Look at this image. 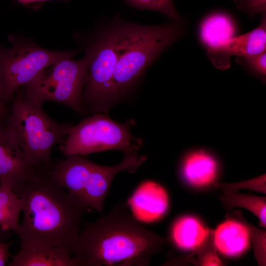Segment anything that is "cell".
Listing matches in <instances>:
<instances>
[{"label":"cell","instance_id":"cell-1","mask_svg":"<svg viewBox=\"0 0 266 266\" xmlns=\"http://www.w3.org/2000/svg\"><path fill=\"white\" fill-rule=\"evenodd\" d=\"M46 170L37 169L17 193L23 217L16 233L20 246L57 247L72 256L87 209L54 183Z\"/></svg>","mask_w":266,"mask_h":266},{"label":"cell","instance_id":"cell-2","mask_svg":"<svg viewBox=\"0 0 266 266\" xmlns=\"http://www.w3.org/2000/svg\"><path fill=\"white\" fill-rule=\"evenodd\" d=\"M166 241L142 226L121 203L84 224L72 257L76 266H146Z\"/></svg>","mask_w":266,"mask_h":266},{"label":"cell","instance_id":"cell-3","mask_svg":"<svg viewBox=\"0 0 266 266\" xmlns=\"http://www.w3.org/2000/svg\"><path fill=\"white\" fill-rule=\"evenodd\" d=\"M185 32L182 21L158 25L127 22L113 76L111 107L133 94L150 66Z\"/></svg>","mask_w":266,"mask_h":266},{"label":"cell","instance_id":"cell-4","mask_svg":"<svg viewBox=\"0 0 266 266\" xmlns=\"http://www.w3.org/2000/svg\"><path fill=\"white\" fill-rule=\"evenodd\" d=\"M127 21L116 15L101 22L82 38L88 61V80L82 102L87 114L107 112L111 108L110 93Z\"/></svg>","mask_w":266,"mask_h":266},{"label":"cell","instance_id":"cell-5","mask_svg":"<svg viewBox=\"0 0 266 266\" xmlns=\"http://www.w3.org/2000/svg\"><path fill=\"white\" fill-rule=\"evenodd\" d=\"M42 103L28 97L21 89L10 102L5 126L28 163L39 169L52 167V151L63 142L72 125L59 123L44 111Z\"/></svg>","mask_w":266,"mask_h":266},{"label":"cell","instance_id":"cell-6","mask_svg":"<svg viewBox=\"0 0 266 266\" xmlns=\"http://www.w3.org/2000/svg\"><path fill=\"white\" fill-rule=\"evenodd\" d=\"M46 170L50 180L78 200L87 209L101 213L114 177L122 171L133 173L147 160L138 153L124 154L114 166L97 164L79 155L65 156Z\"/></svg>","mask_w":266,"mask_h":266},{"label":"cell","instance_id":"cell-7","mask_svg":"<svg viewBox=\"0 0 266 266\" xmlns=\"http://www.w3.org/2000/svg\"><path fill=\"white\" fill-rule=\"evenodd\" d=\"M133 123L130 120L121 124L104 114L94 113L72 126L59 149L65 156H85L107 150L137 153L143 142L132 133Z\"/></svg>","mask_w":266,"mask_h":266},{"label":"cell","instance_id":"cell-8","mask_svg":"<svg viewBox=\"0 0 266 266\" xmlns=\"http://www.w3.org/2000/svg\"><path fill=\"white\" fill-rule=\"evenodd\" d=\"M73 57L55 62L20 89L35 101L58 103L86 115L82 98L88 80V61L85 56L78 60Z\"/></svg>","mask_w":266,"mask_h":266},{"label":"cell","instance_id":"cell-9","mask_svg":"<svg viewBox=\"0 0 266 266\" xmlns=\"http://www.w3.org/2000/svg\"><path fill=\"white\" fill-rule=\"evenodd\" d=\"M12 45L0 47V92L10 103L16 93L41 71L64 58L74 57L77 50L43 48L32 41L10 37Z\"/></svg>","mask_w":266,"mask_h":266},{"label":"cell","instance_id":"cell-10","mask_svg":"<svg viewBox=\"0 0 266 266\" xmlns=\"http://www.w3.org/2000/svg\"><path fill=\"white\" fill-rule=\"evenodd\" d=\"M5 127L0 130V183L17 195L21 185L36 170Z\"/></svg>","mask_w":266,"mask_h":266},{"label":"cell","instance_id":"cell-11","mask_svg":"<svg viewBox=\"0 0 266 266\" xmlns=\"http://www.w3.org/2000/svg\"><path fill=\"white\" fill-rule=\"evenodd\" d=\"M266 49V17L262 14L259 25L253 30L244 34L235 36L222 44L207 49V56L217 68L223 70L230 66V58L257 54Z\"/></svg>","mask_w":266,"mask_h":266},{"label":"cell","instance_id":"cell-12","mask_svg":"<svg viewBox=\"0 0 266 266\" xmlns=\"http://www.w3.org/2000/svg\"><path fill=\"white\" fill-rule=\"evenodd\" d=\"M129 203L133 215L139 221L151 222L161 218L166 210L168 199L162 187L145 181L137 188Z\"/></svg>","mask_w":266,"mask_h":266},{"label":"cell","instance_id":"cell-13","mask_svg":"<svg viewBox=\"0 0 266 266\" xmlns=\"http://www.w3.org/2000/svg\"><path fill=\"white\" fill-rule=\"evenodd\" d=\"M9 266H76L72 256L57 247L21 246Z\"/></svg>","mask_w":266,"mask_h":266},{"label":"cell","instance_id":"cell-14","mask_svg":"<svg viewBox=\"0 0 266 266\" xmlns=\"http://www.w3.org/2000/svg\"><path fill=\"white\" fill-rule=\"evenodd\" d=\"M237 30L236 23L230 14L216 11L202 20L199 28V38L201 43L209 49L236 36Z\"/></svg>","mask_w":266,"mask_h":266},{"label":"cell","instance_id":"cell-15","mask_svg":"<svg viewBox=\"0 0 266 266\" xmlns=\"http://www.w3.org/2000/svg\"><path fill=\"white\" fill-rule=\"evenodd\" d=\"M213 239L217 249L228 256H235L244 252L250 241L245 226L232 218L218 226L214 233Z\"/></svg>","mask_w":266,"mask_h":266},{"label":"cell","instance_id":"cell-16","mask_svg":"<svg viewBox=\"0 0 266 266\" xmlns=\"http://www.w3.org/2000/svg\"><path fill=\"white\" fill-rule=\"evenodd\" d=\"M217 164L209 154L202 151L193 152L184 160L182 173L190 184L201 187L211 183L217 173Z\"/></svg>","mask_w":266,"mask_h":266},{"label":"cell","instance_id":"cell-17","mask_svg":"<svg viewBox=\"0 0 266 266\" xmlns=\"http://www.w3.org/2000/svg\"><path fill=\"white\" fill-rule=\"evenodd\" d=\"M209 231L192 217L179 219L173 226L172 238L175 244L183 249H197L209 236Z\"/></svg>","mask_w":266,"mask_h":266},{"label":"cell","instance_id":"cell-18","mask_svg":"<svg viewBox=\"0 0 266 266\" xmlns=\"http://www.w3.org/2000/svg\"><path fill=\"white\" fill-rule=\"evenodd\" d=\"M22 212L20 197L11 190L0 185V228L16 232Z\"/></svg>","mask_w":266,"mask_h":266},{"label":"cell","instance_id":"cell-19","mask_svg":"<svg viewBox=\"0 0 266 266\" xmlns=\"http://www.w3.org/2000/svg\"><path fill=\"white\" fill-rule=\"evenodd\" d=\"M220 199L228 208L239 207L249 210L259 218L260 225L266 228V197L224 192Z\"/></svg>","mask_w":266,"mask_h":266},{"label":"cell","instance_id":"cell-20","mask_svg":"<svg viewBox=\"0 0 266 266\" xmlns=\"http://www.w3.org/2000/svg\"><path fill=\"white\" fill-rule=\"evenodd\" d=\"M229 218L236 220L246 227L254 247V253L258 264L266 265V233L264 230L258 229L246 222L240 213L235 211L229 214Z\"/></svg>","mask_w":266,"mask_h":266},{"label":"cell","instance_id":"cell-21","mask_svg":"<svg viewBox=\"0 0 266 266\" xmlns=\"http://www.w3.org/2000/svg\"><path fill=\"white\" fill-rule=\"evenodd\" d=\"M132 7L161 13L172 22H181L182 19L174 7L172 0H124Z\"/></svg>","mask_w":266,"mask_h":266},{"label":"cell","instance_id":"cell-22","mask_svg":"<svg viewBox=\"0 0 266 266\" xmlns=\"http://www.w3.org/2000/svg\"><path fill=\"white\" fill-rule=\"evenodd\" d=\"M266 174L248 180L233 183H214L215 188L223 192H236L239 190L247 189L266 193Z\"/></svg>","mask_w":266,"mask_h":266},{"label":"cell","instance_id":"cell-23","mask_svg":"<svg viewBox=\"0 0 266 266\" xmlns=\"http://www.w3.org/2000/svg\"><path fill=\"white\" fill-rule=\"evenodd\" d=\"M237 59L250 72L265 81L266 76V53H261L238 57Z\"/></svg>","mask_w":266,"mask_h":266},{"label":"cell","instance_id":"cell-24","mask_svg":"<svg viewBox=\"0 0 266 266\" xmlns=\"http://www.w3.org/2000/svg\"><path fill=\"white\" fill-rule=\"evenodd\" d=\"M236 7L250 17L266 13V0H233Z\"/></svg>","mask_w":266,"mask_h":266},{"label":"cell","instance_id":"cell-25","mask_svg":"<svg viewBox=\"0 0 266 266\" xmlns=\"http://www.w3.org/2000/svg\"><path fill=\"white\" fill-rule=\"evenodd\" d=\"M213 248L211 247L209 250H203L199 253V263L201 266H220L222 263L219 259Z\"/></svg>","mask_w":266,"mask_h":266},{"label":"cell","instance_id":"cell-26","mask_svg":"<svg viewBox=\"0 0 266 266\" xmlns=\"http://www.w3.org/2000/svg\"><path fill=\"white\" fill-rule=\"evenodd\" d=\"M10 112V103L7 102L0 92V130L5 128Z\"/></svg>","mask_w":266,"mask_h":266},{"label":"cell","instance_id":"cell-27","mask_svg":"<svg viewBox=\"0 0 266 266\" xmlns=\"http://www.w3.org/2000/svg\"><path fill=\"white\" fill-rule=\"evenodd\" d=\"M11 242L0 240V266H6L9 256V249Z\"/></svg>","mask_w":266,"mask_h":266},{"label":"cell","instance_id":"cell-28","mask_svg":"<svg viewBox=\"0 0 266 266\" xmlns=\"http://www.w3.org/2000/svg\"><path fill=\"white\" fill-rule=\"evenodd\" d=\"M16 0L19 3H21L24 5H29L32 3L41 2H44L45 1L51 0ZM58 0L67 1L69 0Z\"/></svg>","mask_w":266,"mask_h":266}]
</instances>
